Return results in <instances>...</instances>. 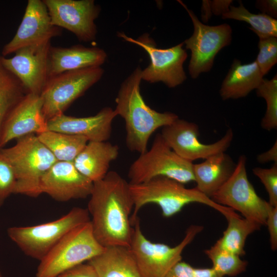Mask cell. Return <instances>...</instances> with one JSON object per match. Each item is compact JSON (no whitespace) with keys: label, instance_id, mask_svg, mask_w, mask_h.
I'll use <instances>...</instances> for the list:
<instances>
[{"label":"cell","instance_id":"cell-25","mask_svg":"<svg viewBox=\"0 0 277 277\" xmlns=\"http://www.w3.org/2000/svg\"><path fill=\"white\" fill-rule=\"evenodd\" d=\"M36 135L57 161L73 162L88 142L82 136L50 130Z\"/></svg>","mask_w":277,"mask_h":277},{"label":"cell","instance_id":"cell-35","mask_svg":"<svg viewBox=\"0 0 277 277\" xmlns=\"http://www.w3.org/2000/svg\"><path fill=\"white\" fill-rule=\"evenodd\" d=\"M56 277H98L93 268L87 263L69 269Z\"/></svg>","mask_w":277,"mask_h":277},{"label":"cell","instance_id":"cell-32","mask_svg":"<svg viewBox=\"0 0 277 277\" xmlns=\"http://www.w3.org/2000/svg\"><path fill=\"white\" fill-rule=\"evenodd\" d=\"M16 184L14 170L0 151V206L11 194L15 193Z\"/></svg>","mask_w":277,"mask_h":277},{"label":"cell","instance_id":"cell-20","mask_svg":"<svg viewBox=\"0 0 277 277\" xmlns=\"http://www.w3.org/2000/svg\"><path fill=\"white\" fill-rule=\"evenodd\" d=\"M107 55L102 49L75 45L69 47L50 46L48 53V79L63 72L101 67Z\"/></svg>","mask_w":277,"mask_h":277},{"label":"cell","instance_id":"cell-28","mask_svg":"<svg viewBox=\"0 0 277 277\" xmlns=\"http://www.w3.org/2000/svg\"><path fill=\"white\" fill-rule=\"evenodd\" d=\"M223 19H232L244 21L249 25V29L253 31L259 38L268 37H277V20L263 13L254 14L250 12L240 1L239 6L231 5L229 10L222 15Z\"/></svg>","mask_w":277,"mask_h":277},{"label":"cell","instance_id":"cell-19","mask_svg":"<svg viewBox=\"0 0 277 277\" xmlns=\"http://www.w3.org/2000/svg\"><path fill=\"white\" fill-rule=\"evenodd\" d=\"M114 109L106 107L95 115L75 117L64 113L47 121V130L82 136L89 141H107L112 132V124L116 116Z\"/></svg>","mask_w":277,"mask_h":277},{"label":"cell","instance_id":"cell-2","mask_svg":"<svg viewBox=\"0 0 277 277\" xmlns=\"http://www.w3.org/2000/svg\"><path fill=\"white\" fill-rule=\"evenodd\" d=\"M142 70L137 67L123 82L115 98L114 109L116 115L125 121L127 147L140 154L147 150L149 140L157 129L179 118L173 112H157L145 103L140 91Z\"/></svg>","mask_w":277,"mask_h":277},{"label":"cell","instance_id":"cell-13","mask_svg":"<svg viewBox=\"0 0 277 277\" xmlns=\"http://www.w3.org/2000/svg\"><path fill=\"white\" fill-rule=\"evenodd\" d=\"M160 134L178 155L191 162L225 152L233 137V131L229 128L219 141L210 144H203L199 140L198 126L179 118L163 127Z\"/></svg>","mask_w":277,"mask_h":277},{"label":"cell","instance_id":"cell-42","mask_svg":"<svg viewBox=\"0 0 277 277\" xmlns=\"http://www.w3.org/2000/svg\"><path fill=\"white\" fill-rule=\"evenodd\" d=\"M0 277H3V275H2V274L1 272V271H0Z\"/></svg>","mask_w":277,"mask_h":277},{"label":"cell","instance_id":"cell-15","mask_svg":"<svg viewBox=\"0 0 277 277\" xmlns=\"http://www.w3.org/2000/svg\"><path fill=\"white\" fill-rule=\"evenodd\" d=\"M50 41L21 48L10 58L2 55L4 67L21 82L27 93L41 95L48 80Z\"/></svg>","mask_w":277,"mask_h":277},{"label":"cell","instance_id":"cell-10","mask_svg":"<svg viewBox=\"0 0 277 277\" xmlns=\"http://www.w3.org/2000/svg\"><path fill=\"white\" fill-rule=\"evenodd\" d=\"M246 161L244 155L239 157L231 175L211 199L221 205L238 211L246 219L265 225L271 205L257 194L249 182Z\"/></svg>","mask_w":277,"mask_h":277},{"label":"cell","instance_id":"cell-27","mask_svg":"<svg viewBox=\"0 0 277 277\" xmlns=\"http://www.w3.org/2000/svg\"><path fill=\"white\" fill-rule=\"evenodd\" d=\"M1 58L0 53V138L8 114L27 93L18 80L4 67Z\"/></svg>","mask_w":277,"mask_h":277},{"label":"cell","instance_id":"cell-34","mask_svg":"<svg viewBox=\"0 0 277 277\" xmlns=\"http://www.w3.org/2000/svg\"><path fill=\"white\" fill-rule=\"evenodd\" d=\"M265 225L268 229L271 248L275 251L277 249V207L270 206Z\"/></svg>","mask_w":277,"mask_h":277},{"label":"cell","instance_id":"cell-14","mask_svg":"<svg viewBox=\"0 0 277 277\" xmlns=\"http://www.w3.org/2000/svg\"><path fill=\"white\" fill-rule=\"evenodd\" d=\"M51 23L73 33L82 42L93 41L97 33L95 20L101 12L93 0H43Z\"/></svg>","mask_w":277,"mask_h":277},{"label":"cell","instance_id":"cell-21","mask_svg":"<svg viewBox=\"0 0 277 277\" xmlns=\"http://www.w3.org/2000/svg\"><path fill=\"white\" fill-rule=\"evenodd\" d=\"M119 151L117 145L109 142L89 141L73 163L82 174L94 183L106 176Z\"/></svg>","mask_w":277,"mask_h":277},{"label":"cell","instance_id":"cell-18","mask_svg":"<svg viewBox=\"0 0 277 277\" xmlns=\"http://www.w3.org/2000/svg\"><path fill=\"white\" fill-rule=\"evenodd\" d=\"M41 95L26 93L8 114L3 128L0 149L14 139L47 130Z\"/></svg>","mask_w":277,"mask_h":277},{"label":"cell","instance_id":"cell-40","mask_svg":"<svg viewBox=\"0 0 277 277\" xmlns=\"http://www.w3.org/2000/svg\"><path fill=\"white\" fill-rule=\"evenodd\" d=\"M193 277H223L212 267L207 268H193Z\"/></svg>","mask_w":277,"mask_h":277},{"label":"cell","instance_id":"cell-29","mask_svg":"<svg viewBox=\"0 0 277 277\" xmlns=\"http://www.w3.org/2000/svg\"><path fill=\"white\" fill-rule=\"evenodd\" d=\"M205 253L212 263V268L222 276H235L245 271L248 263L240 256L222 247L217 241Z\"/></svg>","mask_w":277,"mask_h":277},{"label":"cell","instance_id":"cell-38","mask_svg":"<svg viewBox=\"0 0 277 277\" xmlns=\"http://www.w3.org/2000/svg\"><path fill=\"white\" fill-rule=\"evenodd\" d=\"M232 0L210 1V8L212 14L216 16L222 15L229 10Z\"/></svg>","mask_w":277,"mask_h":277},{"label":"cell","instance_id":"cell-12","mask_svg":"<svg viewBox=\"0 0 277 277\" xmlns=\"http://www.w3.org/2000/svg\"><path fill=\"white\" fill-rule=\"evenodd\" d=\"M117 35L141 47L149 55L150 63L142 70V80L150 83L162 82L169 88H174L186 80L183 64L188 55L183 48L184 43L161 49L157 48L154 40L147 33L137 39L128 36L123 32H118Z\"/></svg>","mask_w":277,"mask_h":277},{"label":"cell","instance_id":"cell-37","mask_svg":"<svg viewBox=\"0 0 277 277\" xmlns=\"http://www.w3.org/2000/svg\"><path fill=\"white\" fill-rule=\"evenodd\" d=\"M255 7L261 10L262 13L274 18L277 16V1L276 0H259L255 3Z\"/></svg>","mask_w":277,"mask_h":277},{"label":"cell","instance_id":"cell-11","mask_svg":"<svg viewBox=\"0 0 277 277\" xmlns=\"http://www.w3.org/2000/svg\"><path fill=\"white\" fill-rule=\"evenodd\" d=\"M177 2L186 9L194 28L192 35L185 40L184 44L191 51L188 70L192 78H196L213 67L215 56L232 40V29L227 24L208 26L202 23L193 11L181 1Z\"/></svg>","mask_w":277,"mask_h":277},{"label":"cell","instance_id":"cell-3","mask_svg":"<svg viewBox=\"0 0 277 277\" xmlns=\"http://www.w3.org/2000/svg\"><path fill=\"white\" fill-rule=\"evenodd\" d=\"M129 187L134 204L131 216L132 225L137 217L140 209L149 204L159 206L165 217L176 214L184 206L192 203L211 207L226 219L236 214L232 209L215 203L196 187L187 188L184 184L164 176L156 177L140 184H129Z\"/></svg>","mask_w":277,"mask_h":277},{"label":"cell","instance_id":"cell-36","mask_svg":"<svg viewBox=\"0 0 277 277\" xmlns=\"http://www.w3.org/2000/svg\"><path fill=\"white\" fill-rule=\"evenodd\" d=\"M193 268L189 264L181 261L164 277H193Z\"/></svg>","mask_w":277,"mask_h":277},{"label":"cell","instance_id":"cell-31","mask_svg":"<svg viewBox=\"0 0 277 277\" xmlns=\"http://www.w3.org/2000/svg\"><path fill=\"white\" fill-rule=\"evenodd\" d=\"M259 53L255 60L263 76L277 63V37L259 38Z\"/></svg>","mask_w":277,"mask_h":277},{"label":"cell","instance_id":"cell-6","mask_svg":"<svg viewBox=\"0 0 277 277\" xmlns=\"http://www.w3.org/2000/svg\"><path fill=\"white\" fill-rule=\"evenodd\" d=\"M103 247L95 238L90 221L65 234L39 261L36 277H56L62 272L87 262L102 252Z\"/></svg>","mask_w":277,"mask_h":277},{"label":"cell","instance_id":"cell-9","mask_svg":"<svg viewBox=\"0 0 277 277\" xmlns=\"http://www.w3.org/2000/svg\"><path fill=\"white\" fill-rule=\"evenodd\" d=\"M104 70L91 67L68 71L49 78L41 96L43 114L47 121L64 112L102 78Z\"/></svg>","mask_w":277,"mask_h":277},{"label":"cell","instance_id":"cell-33","mask_svg":"<svg viewBox=\"0 0 277 277\" xmlns=\"http://www.w3.org/2000/svg\"><path fill=\"white\" fill-rule=\"evenodd\" d=\"M252 172L264 185L268 194V203L273 207H277V164L270 168L255 167Z\"/></svg>","mask_w":277,"mask_h":277},{"label":"cell","instance_id":"cell-23","mask_svg":"<svg viewBox=\"0 0 277 277\" xmlns=\"http://www.w3.org/2000/svg\"><path fill=\"white\" fill-rule=\"evenodd\" d=\"M87 263L98 277H141L134 255L128 247H105Z\"/></svg>","mask_w":277,"mask_h":277},{"label":"cell","instance_id":"cell-17","mask_svg":"<svg viewBox=\"0 0 277 277\" xmlns=\"http://www.w3.org/2000/svg\"><path fill=\"white\" fill-rule=\"evenodd\" d=\"M93 183L82 174L73 162L56 161L42 179L41 188L59 202L89 196Z\"/></svg>","mask_w":277,"mask_h":277},{"label":"cell","instance_id":"cell-41","mask_svg":"<svg viewBox=\"0 0 277 277\" xmlns=\"http://www.w3.org/2000/svg\"><path fill=\"white\" fill-rule=\"evenodd\" d=\"M212 15L210 8V1H202L201 16L203 22L207 23Z\"/></svg>","mask_w":277,"mask_h":277},{"label":"cell","instance_id":"cell-26","mask_svg":"<svg viewBox=\"0 0 277 277\" xmlns=\"http://www.w3.org/2000/svg\"><path fill=\"white\" fill-rule=\"evenodd\" d=\"M228 226L223 236L217 241L223 248L239 256L245 254L244 247L247 238L255 231L260 229L262 225L245 218H241L238 214L227 219Z\"/></svg>","mask_w":277,"mask_h":277},{"label":"cell","instance_id":"cell-1","mask_svg":"<svg viewBox=\"0 0 277 277\" xmlns=\"http://www.w3.org/2000/svg\"><path fill=\"white\" fill-rule=\"evenodd\" d=\"M87 210L93 235L104 247H130L133 231L131 216L133 201L129 183L109 171L93 183Z\"/></svg>","mask_w":277,"mask_h":277},{"label":"cell","instance_id":"cell-8","mask_svg":"<svg viewBox=\"0 0 277 277\" xmlns=\"http://www.w3.org/2000/svg\"><path fill=\"white\" fill-rule=\"evenodd\" d=\"M193 166L192 162L178 155L158 133L150 149L141 153L130 165L129 183L137 184L164 176L185 184L194 181Z\"/></svg>","mask_w":277,"mask_h":277},{"label":"cell","instance_id":"cell-22","mask_svg":"<svg viewBox=\"0 0 277 277\" xmlns=\"http://www.w3.org/2000/svg\"><path fill=\"white\" fill-rule=\"evenodd\" d=\"M199 164H193L195 187L211 198L233 173L236 164L225 152L213 155Z\"/></svg>","mask_w":277,"mask_h":277},{"label":"cell","instance_id":"cell-24","mask_svg":"<svg viewBox=\"0 0 277 277\" xmlns=\"http://www.w3.org/2000/svg\"><path fill=\"white\" fill-rule=\"evenodd\" d=\"M256 62L242 64L234 59L224 79L220 90L223 100L238 99L246 96L256 89L263 78Z\"/></svg>","mask_w":277,"mask_h":277},{"label":"cell","instance_id":"cell-7","mask_svg":"<svg viewBox=\"0 0 277 277\" xmlns=\"http://www.w3.org/2000/svg\"><path fill=\"white\" fill-rule=\"evenodd\" d=\"M133 231L129 248L135 259L141 277H164L182 261L185 248L203 229L200 225H191L181 242L174 247L153 243L142 232L137 217L132 224Z\"/></svg>","mask_w":277,"mask_h":277},{"label":"cell","instance_id":"cell-4","mask_svg":"<svg viewBox=\"0 0 277 277\" xmlns=\"http://www.w3.org/2000/svg\"><path fill=\"white\" fill-rule=\"evenodd\" d=\"M0 151L15 173L14 193L32 197L42 194V179L57 161L37 135L32 134L18 138L14 146L1 148Z\"/></svg>","mask_w":277,"mask_h":277},{"label":"cell","instance_id":"cell-16","mask_svg":"<svg viewBox=\"0 0 277 277\" xmlns=\"http://www.w3.org/2000/svg\"><path fill=\"white\" fill-rule=\"evenodd\" d=\"M62 30L52 24L43 0H29L15 34L4 46L1 54L5 57L21 48L50 41L60 36Z\"/></svg>","mask_w":277,"mask_h":277},{"label":"cell","instance_id":"cell-5","mask_svg":"<svg viewBox=\"0 0 277 277\" xmlns=\"http://www.w3.org/2000/svg\"><path fill=\"white\" fill-rule=\"evenodd\" d=\"M90 221L87 208L74 207L60 218L49 222L10 227L7 234L25 255L41 261L69 231Z\"/></svg>","mask_w":277,"mask_h":277},{"label":"cell","instance_id":"cell-39","mask_svg":"<svg viewBox=\"0 0 277 277\" xmlns=\"http://www.w3.org/2000/svg\"><path fill=\"white\" fill-rule=\"evenodd\" d=\"M256 160L259 163L265 164L270 162H273L277 164V142L276 140L269 150L258 154Z\"/></svg>","mask_w":277,"mask_h":277},{"label":"cell","instance_id":"cell-30","mask_svg":"<svg viewBox=\"0 0 277 277\" xmlns=\"http://www.w3.org/2000/svg\"><path fill=\"white\" fill-rule=\"evenodd\" d=\"M258 97L264 98L266 103V110L261 121V127L266 130L277 128V75L271 79L263 78L256 88Z\"/></svg>","mask_w":277,"mask_h":277}]
</instances>
